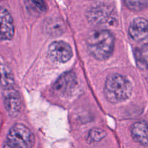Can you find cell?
<instances>
[{
	"label": "cell",
	"instance_id": "cell-11",
	"mask_svg": "<svg viewBox=\"0 0 148 148\" xmlns=\"http://www.w3.org/2000/svg\"><path fill=\"white\" fill-rule=\"evenodd\" d=\"M134 56L139 68L148 69V39L143 40V43L136 48Z\"/></svg>",
	"mask_w": 148,
	"mask_h": 148
},
{
	"label": "cell",
	"instance_id": "cell-8",
	"mask_svg": "<svg viewBox=\"0 0 148 148\" xmlns=\"http://www.w3.org/2000/svg\"><path fill=\"white\" fill-rule=\"evenodd\" d=\"M129 35L135 41H143L148 36V21L144 17L134 19L129 27Z\"/></svg>",
	"mask_w": 148,
	"mask_h": 148
},
{
	"label": "cell",
	"instance_id": "cell-7",
	"mask_svg": "<svg viewBox=\"0 0 148 148\" xmlns=\"http://www.w3.org/2000/svg\"><path fill=\"white\" fill-rule=\"evenodd\" d=\"M14 33L13 19L10 12L0 7V40H10Z\"/></svg>",
	"mask_w": 148,
	"mask_h": 148
},
{
	"label": "cell",
	"instance_id": "cell-1",
	"mask_svg": "<svg viewBox=\"0 0 148 148\" xmlns=\"http://www.w3.org/2000/svg\"><path fill=\"white\" fill-rule=\"evenodd\" d=\"M87 44L92 56L98 60H105L114 51V38L108 30H93L88 35Z\"/></svg>",
	"mask_w": 148,
	"mask_h": 148
},
{
	"label": "cell",
	"instance_id": "cell-5",
	"mask_svg": "<svg viewBox=\"0 0 148 148\" xmlns=\"http://www.w3.org/2000/svg\"><path fill=\"white\" fill-rule=\"evenodd\" d=\"M48 51L52 60L61 63L68 62L73 56L71 46L62 40H58L51 43Z\"/></svg>",
	"mask_w": 148,
	"mask_h": 148
},
{
	"label": "cell",
	"instance_id": "cell-6",
	"mask_svg": "<svg viewBox=\"0 0 148 148\" xmlns=\"http://www.w3.org/2000/svg\"><path fill=\"white\" fill-rule=\"evenodd\" d=\"M4 107L12 116H17L21 110V98L14 88L4 89L3 92Z\"/></svg>",
	"mask_w": 148,
	"mask_h": 148
},
{
	"label": "cell",
	"instance_id": "cell-10",
	"mask_svg": "<svg viewBox=\"0 0 148 148\" xmlns=\"http://www.w3.org/2000/svg\"><path fill=\"white\" fill-rule=\"evenodd\" d=\"M133 140L142 145H148V125L144 121L134 123L131 128Z\"/></svg>",
	"mask_w": 148,
	"mask_h": 148
},
{
	"label": "cell",
	"instance_id": "cell-4",
	"mask_svg": "<svg viewBox=\"0 0 148 148\" xmlns=\"http://www.w3.org/2000/svg\"><path fill=\"white\" fill-rule=\"evenodd\" d=\"M86 15L89 23L94 25L114 24L116 19L113 6L106 3L97 4L91 7Z\"/></svg>",
	"mask_w": 148,
	"mask_h": 148
},
{
	"label": "cell",
	"instance_id": "cell-15",
	"mask_svg": "<svg viewBox=\"0 0 148 148\" xmlns=\"http://www.w3.org/2000/svg\"><path fill=\"white\" fill-rule=\"evenodd\" d=\"M106 136V132L101 128L92 129L87 136V141L89 143H98Z\"/></svg>",
	"mask_w": 148,
	"mask_h": 148
},
{
	"label": "cell",
	"instance_id": "cell-14",
	"mask_svg": "<svg viewBox=\"0 0 148 148\" xmlns=\"http://www.w3.org/2000/svg\"><path fill=\"white\" fill-rule=\"evenodd\" d=\"M29 11L36 14H41L47 10V4L43 1H27L25 2Z\"/></svg>",
	"mask_w": 148,
	"mask_h": 148
},
{
	"label": "cell",
	"instance_id": "cell-2",
	"mask_svg": "<svg viewBox=\"0 0 148 148\" xmlns=\"http://www.w3.org/2000/svg\"><path fill=\"white\" fill-rule=\"evenodd\" d=\"M132 92L131 82L126 77L114 74L108 77L104 87V94L109 102H122L128 99Z\"/></svg>",
	"mask_w": 148,
	"mask_h": 148
},
{
	"label": "cell",
	"instance_id": "cell-13",
	"mask_svg": "<svg viewBox=\"0 0 148 148\" xmlns=\"http://www.w3.org/2000/svg\"><path fill=\"white\" fill-rule=\"evenodd\" d=\"M14 84V77L11 70L5 64L0 62V86L7 89L13 88Z\"/></svg>",
	"mask_w": 148,
	"mask_h": 148
},
{
	"label": "cell",
	"instance_id": "cell-9",
	"mask_svg": "<svg viewBox=\"0 0 148 148\" xmlns=\"http://www.w3.org/2000/svg\"><path fill=\"white\" fill-rule=\"evenodd\" d=\"M77 83L76 75L72 72H67L61 75L53 84V90L57 93L65 95L74 89Z\"/></svg>",
	"mask_w": 148,
	"mask_h": 148
},
{
	"label": "cell",
	"instance_id": "cell-12",
	"mask_svg": "<svg viewBox=\"0 0 148 148\" xmlns=\"http://www.w3.org/2000/svg\"><path fill=\"white\" fill-rule=\"evenodd\" d=\"M44 30L50 36H59L64 31V23L59 17H51L44 23Z\"/></svg>",
	"mask_w": 148,
	"mask_h": 148
},
{
	"label": "cell",
	"instance_id": "cell-16",
	"mask_svg": "<svg viewBox=\"0 0 148 148\" xmlns=\"http://www.w3.org/2000/svg\"><path fill=\"white\" fill-rule=\"evenodd\" d=\"M125 4L129 9L134 11H140L148 7L147 1H125Z\"/></svg>",
	"mask_w": 148,
	"mask_h": 148
},
{
	"label": "cell",
	"instance_id": "cell-3",
	"mask_svg": "<svg viewBox=\"0 0 148 148\" xmlns=\"http://www.w3.org/2000/svg\"><path fill=\"white\" fill-rule=\"evenodd\" d=\"M34 142V135L32 132L26 126L17 124L9 131L4 148H32Z\"/></svg>",
	"mask_w": 148,
	"mask_h": 148
}]
</instances>
